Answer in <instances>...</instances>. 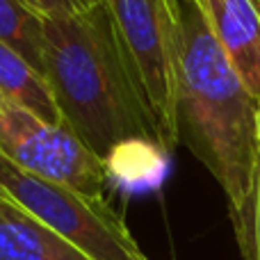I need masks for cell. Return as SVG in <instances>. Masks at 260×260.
Returning a JSON list of instances; mask_svg holds the SVG:
<instances>
[{"label": "cell", "instance_id": "cell-1", "mask_svg": "<svg viewBox=\"0 0 260 260\" xmlns=\"http://www.w3.org/2000/svg\"><path fill=\"white\" fill-rule=\"evenodd\" d=\"M44 32V76L64 121L103 165L135 139L162 146L151 99L105 0L80 14L46 18Z\"/></svg>", "mask_w": 260, "mask_h": 260}, {"label": "cell", "instance_id": "cell-2", "mask_svg": "<svg viewBox=\"0 0 260 260\" xmlns=\"http://www.w3.org/2000/svg\"><path fill=\"white\" fill-rule=\"evenodd\" d=\"M180 23L176 139L219 183L231 210L249 194L258 167L260 101L240 80L194 0H180Z\"/></svg>", "mask_w": 260, "mask_h": 260}, {"label": "cell", "instance_id": "cell-3", "mask_svg": "<svg viewBox=\"0 0 260 260\" xmlns=\"http://www.w3.org/2000/svg\"><path fill=\"white\" fill-rule=\"evenodd\" d=\"M0 197L48 226L91 260H148L110 201L27 174L3 155Z\"/></svg>", "mask_w": 260, "mask_h": 260}, {"label": "cell", "instance_id": "cell-4", "mask_svg": "<svg viewBox=\"0 0 260 260\" xmlns=\"http://www.w3.org/2000/svg\"><path fill=\"white\" fill-rule=\"evenodd\" d=\"M133 55L153 112L160 123L162 146L176 139V82L183 46L180 0H105Z\"/></svg>", "mask_w": 260, "mask_h": 260}, {"label": "cell", "instance_id": "cell-5", "mask_svg": "<svg viewBox=\"0 0 260 260\" xmlns=\"http://www.w3.org/2000/svg\"><path fill=\"white\" fill-rule=\"evenodd\" d=\"M0 155L14 167L108 201L110 176L103 160L62 123L55 126L0 99Z\"/></svg>", "mask_w": 260, "mask_h": 260}, {"label": "cell", "instance_id": "cell-6", "mask_svg": "<svg viewBox=\"0 0 260 260\" xmlns=\"http://www.w3.org/2000/svg\"><path fill=\"white\" fill-rule=\"evenodd\" d=\"M240 80L260 101V0H194Z\"/></svg>", "mask_w": 260, "mask_h": 260}, {"label": "cell", "instance_id": "cell-7", "mask_svg": "<svg viewBox=\"0 0 260 260\" xmlns=\"http://www.w3.org/2000/svg\"><path fill=\"white\" fill-rule=\"evenodd\" d=\"M0 260H91L71 242L0 197Z\"/></svg>", "mask_w": 260, "mask_h": 260}, {"label": "cell", "instance_id": "cell-8", "mask_svg": "<svg viewBox=\"0 0 260 260\" xmlns=\"http://www.w3.org/2000/svg\"><path fill=\"white\" fill-rule=\"evenodd\" d=\"M0 99L55 126L67 123L46 76L5 44H0Z\"/></svg>", "mask_w": 260, "mask_h": 260}, {"label": "cell", "instance_id": "cell-9", "mask_svg": "<svg viewBox=\"0 0 260 260\" xmlns=\"http://www.w3.org/2000/svg\"><path fill=\"white\" fill-rule=\"evenodd\" d=\"M44 21L30 0H0V44L23 55L39 73H44L46 55Z\"/></svg>", "mask_w": 260, "mask_h": 260}, {"label": "cell", "instance_id": "cell-10", "mask_svg": "<svg viewBox=\"0 0 260 260\" xmlns=\"http://www.w3.org/2000/svg\"><path fill=\"white\" fill-rule=\"evenodd\" d=\"M167 153L155 142H135L117 146L105 160L110 183L123 185V187H151L155 183H162L167 171Z\"/></svg>", "mask_w": 260, "mask_h": 260}, {"label": "cell", "instance_id": "cell-11", "mask_svg": "<svg viewBox=\"0 0 260 260\" xmlns=\"http://www.w3.org/2000/svg\"><path fill=\"white\" fill-rule=\"evenodd\" d=\"M229 215L242 260H260V155L251 189L238 208H231Z\"/></svg>", "mask_w": 260, "mask_h": 260}, {"label": "cell", "instance_id": "cell-12", "mask_svg": "<svg viewBox=\"0 0 260 260\" xmlns=\"http://www.w3.org/2000/svg\"><path fill=\"white\" fill-rule=\"evenodd\" d=\"M99 0H30V5L41 12L46 18L55 16H71V14H80L85 9L94 7Z\"/></svg>", "mask_w": 260, "mask_h": 260}]
</instances>
